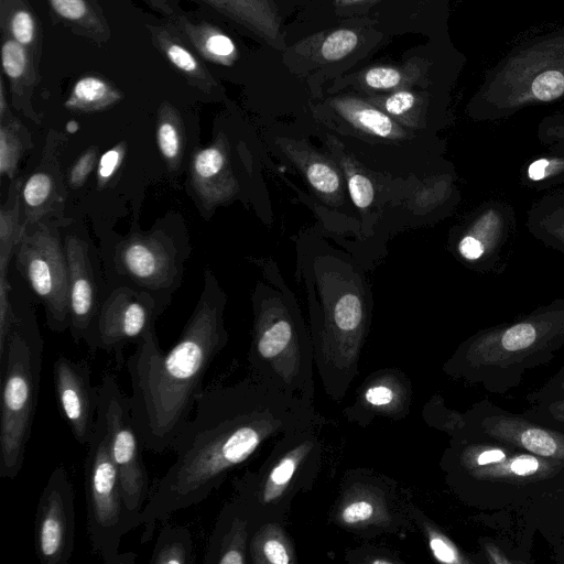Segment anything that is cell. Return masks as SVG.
<instances>
[{
	"label": "cell",
	"mask_w": 564,
	"mask_h": 564,
	"mask_svg": "<svg viewBox=\"0 0 564 564\" xmlns=\"http://www.w3.org/2000/svg\"><path fill=\"white\" fill-rule=\"evenodd\" d=\"M319 422L312 403L252 372L204 389L173 443V463L143 509L141 542L152 538L159 522L207 499L264 445Z\"/></svg>",
	"instance_id": "6da1fadb"
},
{
	"label": "cell",
	"mask_w": 564,
	"mask_h": 564,
	"mask_svg": "<svg viewBox=\"0 0 564 564\" xmlns=\"http://www.w3.org/2000/svg\"><path fill=\"white\" fill-rule=\"evenodd\" d=\"M225 303L215 276L206 270L204 291L171 349L163 351L151 329L128 358L131 416L145 451H172L193 415L207 370L228 341Z\"/></svg>",
	"instance_id": "7a4b0ae2"
},
{
	"label": "cell",
	"mask_w": 564,
	"mask_h": 564,
	"mask_svg": "<svg viewBox=\"0 0 564 564\" xmlns=\"http://www.w3.org/2000/svg\"><path fill=\"white\" fill-rule=\"evenodd\" d=\"M311 303L312 341L315 364L333 398L344 395L352 380L368 326L366 288L346 262L325 258L315 262Z\"/></svg>",
	"instance_id": "3957f363"
},
{
	"label": "cell",
	"mask_w": 564,
	"mask_h": 564,
	"mask_svg": "<svg viewBox=\"0 0 564 564\" xmlns=\"http://www.w3.org/2000/svg\"><path fill=\"white\" fill-rule=\"evenodd\" d=\"M564 98V25L525 35L487 69L467 106L476 121H498Z\"/></svg>",
	"instance_id": "277c9868"
},
{
	"label": "cell",
	"mask_w": 564,
	"mask_h": 564,
	"mask_svg": "<svg viewBox=\"0 0 564 564\" xmlns=\"http://www.w3.org/2000/svg\"><path fill=\"white\" fill-rule=\"evenodd\" d=\"M248 361L250 372L260 379L313 404L312 337L284 295L273 292L254 295Z\"/></svg>",
	"instance_id": "5b68a950"
},
{
	"label": "cell",
	"mask_w": 564,
	"mask_h": 564,
	"mask_svg": "<svg viewBox=\"0 0 564 564\" xmlns=\"http://www.w3.org/2000/svg\"><path fill=\"white\" fill-rule=\"evenodd\" d=\"M321 425L322 422L284 435L256 470L235 479L231 499L247 510L257 527L284 522L294 497L313 486L322 465Z\"/></svg>",
	"instance_id": "8992f818"
},
{
	"label": "cell",
	"mask_w": 564,
	"mask_h": 564,
	"mask_svg": "<svg viewBox=\"0 0 564 564\" xmlns=\"http://www.w3.org/2000/svg\"><path fill=\"white\" fill-rule=\"evenodd\" d=\"M44 341L33 316H21L0 358V477L21 471L35 417Z\"/></svg>",
	"instance_id": "52a82bcc"
},
{
	"label": "cell",
	"mask_w": 564,
	"mask_h": 564,
	"mask_svg": "<svg viewBox=\"0 0 564 564\" xmlns=\"http://www.w3.org/2000/svg\"><path fill=\"white\" fill-rule=\"evenodd\" d=\"M86 527L93 551L106 564H130L132 552L120 553L123 535L142 524L128 509L120 476L112 460L102 415L96 425L84 463Z\"/></svg>",
	"instance_id": "ba28073f"
},
{
	"label": "cell",
	"mask_w": 564,
	"mask_h": 564,
	"mask_svg": "<svg viewBox=\"0 0 564 564\" xmlns=\"http://www.w3.org/2000/svg\"><path fill=\"white\" fill-rule=\"evenodd\" d=\"M17 267L42 301L50 328L69 327L68 264L53 224L26 226L17 246Z\"/></svg>",
	"instance_id": "9c48e42d"
},
{
	"label": "cell",
	"mask_w": 564,
	"mask_h": 564,
	"mask_svg": "<svg viewBox=\"0 0 564 564\" xmlns=\"http://www.w3.org/2000/svg\"><path fill=\"white\" fill-rule=\"evenodd\" d=\"M564 343V299L528 315L477 333L465 348L475 365H500L513 358L555 348Z\"/></svg>",
	"instance_id": "30bf717a"
},
{
	"label": "cell",
	"mask_w": 564,
	"mask_h": 564,
	"mask_svg": "<svg viewBox=\"0 0 564 564\" xmlns=\"http://www.w3.org/2000/svg\"><path fill=\"white\" fill-rule=\"evenodd\" d=\"M98 391V412L105 420L110 454L120 476L127 507L142 521L151 491L142 456L144 447L133 425L129 397L109 372L102 375Z\"/></svg>",
	"instance_id": "8fae6325"
},
{
	"label": "cell",
	"mask_w": 564,
	"mask_h": 564,
	"mask_svg": "<svg viewBox=\"0 0 564 564\" xmlns=\"http://www.w3.org/2000/svg\"><path fill=\"white\" fill-rule=\"evenodd\" d=\"M516 234L517 219L512 205L491 198L452 230L451 250L470 270L499 273L508 263Z\"/></svg>",
	"instance_id": "7c38bea8"
},
{
	"label": "cell",
	"mask_w": 564,
	"mask_h": 564,
	"mask_svg": "<svg viewBox=\"0 0 564 564\" xmlns=\"http://www.w3.org/2000/svg\"><path fill=\"white\" fill-rule=\"evenodd\" d=\"M75 547V491L63 464L51 473L34 518V550L41 564H67Z\"/></svg>",
	"instance_id": "4fadbf2b"
},
{
	"label": "cell",
	"mask_w": 564,
	"mask_h": 564,
	"mask_svg": "<svg viewBox=\"0 0 564 564\" xmlns=\"http://www.w3.org/2000/svg\"><path fill=\"white\" fill-rule=\"evenodd\" d=\"M155 308L149 294L119 288L100 305L85 341L93 349L119 355L126 345L137 344L154 329Z\"/></svg>",
	"instance_id": "5bb4252c"
},
{
	"label": "cell",
	"mask_w": 564,
	"mask_h": 564,
	"mask_svg": "<svg viewBox=\"0 0 564 564\" xmlns=\"http://www.w3.org/2000/svg\"><path fill=\"white\" fill-rule=\"evenodd\" d=\"M53 384L59 413L74 438L82 445L90 441L98 411V387L91 384L85 359L58 355L53 365Z\"/></svg>",
	"instance_id": "9a60e30c"
},
{
	"label": "cell",
	"mask_w": 564,
	"mask_h": 564,
	"mask_svg": "<svg viewBox=\"0 0 564 564\" xmlns=\"http://www.w3.org/2000/svg\"><path fill=\"white\" fill-rule=\"evenodd\" d=\"M563 460L543 458L533 454L512 453L490 445H471L460 454V464L478 479L531 482L555 474Z\"/></svg>",
	"instance_id": "2e32d148"
},
{
	"label": "cell",
	"mask_w": 564,
	"mask_h": 564,
	"mask_svg": "<svg viewBox=\"0 0 564 564\" xmlns=\"http://www.w3.org/2000/svg\"><path fill=\"white\" fill-rule=\"evenodd\" d=\"M366 481L358 478L345 487L339 508L337 510V520L340 525L349 530L365 531L366 529H376L378 531L398 529L394 523V514L390 508L388 487L379 480V477L365 476Z\"/></svg>",
	"instance_id": "e0dca14e"
},
{
	"label": "cell",
	"mask_w": 564,
	"mask_h": 564,
	"mask_svg": "<svg viewBox=\"0 0 564 564\" xmlns=\"http://www.w3.org/2000/svg\"><path fill=\"white\" fill-rule=\"evenodd\" d=\"M117 260L123 273L148 288L167 286L176 273L174 251L158 234L130 236Z\"/></svg>",
	"instance_id": "ac0fdd59"
},
{
	"label": "cell",
	"mask_w": 564,
	"mask_h": 564,
	"mask_svg": "<svg viewBox=\"0 0 564 564\" xmlns=\"http://www.w3.org/2000/svg\"><path fill=\"white\" fill-rule=\"evenodd\" d=\"M189 177L196 196L206 207L234 198L239 191L229 158L227 139L219 134L212 144L193 152Z\"/></svg>",
	"instance_id": "d6986e66"
},
{
	"label": "cell",
	"mask_w": 564,
	"mask_h": 564,
	"mask_svg": "<svg viewBox=\"0 0 564 564\" xmlns=\"http://www.w3.org/2000/svg\"><path fill=\"white\" fill-rule=\"evenodd\" d=\"M68 264L69 329L77 344L85 339L98 311V296L85 242L73 235L65 237Z\"/></svg>",
	"instance_id": "ffe728a7"
},
{
	"label": "cell",
	"mask_w": 564,
	"mask_h": 564,
	"mask_svg": "<svg viewBox=\"0 0 564 564\" xmlns=\"http://www.w3.org/2000/svg\"><path fill=\"white\" fill-rule=\"evenodd\" d=\"M281 152L303 175L311 189L326 205L340 207L345 203V180L337 163L305 141L281 139Z\"/></svg>",
	"instance_id": "44dd1931"
},
{
	"label": "cell",
	"mask_w": 564,
	"mask_h": 564,
	"mask_svg": "<svg viewBox=\"0 0 564 564\" xmlns=\"http://www.w3.org/2000/svg\"><path fill=\"white\" fill-rule=\"evenodd\" d=\"M256 528L247 510L231 499L217 517L203 562L205 564L249 563V542Z\"/></svg>",
	"instance_id": "7402d4cb"
},
{
	"label": "cell",
	"mask_w": 564,
	"mask_h": 564,
	"mask_svg": "<svg viewBox=\"0 0 564 564\" xmlns=\"http://www.w3.org/2000/svg\"><path fill=\"white\" fill-rule=\"evenodd\" d=\"M491 437L512 444L530 454L564 462V434L532 424L523 419L494 415L482 422Z\"/></svg>",
	"instance_id": "603a6c76"
},
{
	"label": "cell",
	"mask_w": 564,
	"mask_h": 564,
	"mask_svg": "<svg viewBox=\"0 0 564 564\" xmlns=\"http://www.w3.org/2000/svg\"><path fill=\"white\" fill-rule=\"evenodd\" d=\"M249 29L269 44L279 45L280 21L272 0H202Z\"/></svg>",
	"instance_id": "cb8c5ba5"
},
{
	"label": "cell",
	"mask_w": 564,
	"mask_h": 564,
	"mask_svg": "<svg viewBox=\"0 0 564 564\" xmlns=\"http://www.w3.org/2000/svg\"><path fill=\"white\" fill-rule=\"evenodd\" d=\"M334 107L351 128L365 137L383 143H401L410 137L389 115L360 100H337Z\"/></svg>",
	"instance_id": "d4e9b609"
},
{
	"label": "cell",
	"mask_w": 564,
	"mask_h": 564,
	"mask_svg": "<svg viewBox=\"0 0 564 564\" xmlns=\"http://www.w3.org/2000/svg\"><path fill=\"white\" fill-rule=\"evenodd\" d=\"M525 227L544 246L564 253V192L535 200L528 210Z\"/></svg>",
	"instance_id": "484cf974"
},
{
	"label": "cell",
	"mask_w": 564,
	"mask_h": 564,
	"mask_svg": "<svg viewBox=\"0 0 564 564\" xmlns=\"http://www.w3.org/2000/svg\"><path fill=\"white\" fill-rule=\"evenodd\" d=\"M324 142L329 156L341 171L354 206L361 214H368L373 208L377 198V188L372 177L366 172V167L351 153L347 152L340 141L328 137Z\"/></svg>",
	"instance_id": "4316f807"
},
{
	"label": "cell",
	"mask_w": 564,
	"mask_h": 564,
	"mask_svg": "<svg viewBox=\"0 0 564 564\" xmlns=\"http://www.w3.org/2000/svg\"><path fill=\"white\" fill-rule=\"evenodd\" d=\"M62 189L52 172L44 169L35 171L26 180L21 192L23 224L33 226L42 223L48 214L53 213L56 204L62 207L64 200Z\"/></svg>",
	"instance_id": "83f0119b"
},
{
	"label": "cell",
	"mask_w": 564,
	"mask_h": 564,
	"mask_svg": "<svg viewBox=\"0 0 564 564\" xmlns=\"http://www.w3.org/2000/svg\"><path fill=\"white\" fill-rule=\"evenodd\" d=\"M295 547L283 527V522L271 521L259 524L249 542V563H295Z\"/></svg>",
	"instance_id": "f1b7e54d"
},
{
	"label": "cell",
	"mask_w": 564,
	"mask_h": 564,
	"mask_svg": "<svg viewBox=\"0 0 564 564\" xmlns=\"http://www.w3.org/2000/svg\"><path fill=\"white\" fill-rule=\"evenodd\" d=\"M155 43L166 59L178 69L193 85L210 93L216 83L206 66L175 36L163 28L152 30Z\"/></svg>",
	"instance_id": "f546056e"
},
{
	"label": "cell",
	"mask_w": 564,
	"mask_h": 564,
	"mask_svg": "<svg viewBox=\"0 0 564 564\" xmlns=\"http://www.w3.org/2000/svg\"><path fill=\"white\" fill-rule=\"evenodd\" d=\"M178 30L205 58L213 63L229 65L236 56L232 40L207 23H193L184 18L176 21Z\"/></svg>",
	"instance_id": "4dcf8cb0"
},
{
	"label": "cell",
	"mask_w": 564,
	"mask_h": 564,
	"mask_svg": "<svg viewBox=\"0 0 564 564\" xmlns=\"http://www.w3.org/2000/svg\"><path fill=\"white\" fill-rule=\"evenodd\" d=\"M547 148L523 165L520 174L523 187L541 192L564 184V142Z\"/></svg>",
	"instance_id": "1f68e13d"
},
{
	"label": "cell",
	"mask_w": 564,
	"mask_h": 564,
	"mask_svg": "<svg viewBox=\"0 0 564 564\" xmlns=\"http://www.w3.org/2000/svg\"><path fill=\"white\" fill-rule=\"evenodd\" d=\"M122 97L121 91L107 79L86 75L74 84L64 107L72 111L96 112L112 107Z\"/></svg>",
	"instance_id": "d6a6232c"
},
{
	"label": "cell",
	"mask_w": 564,
	"mask_h": 564,
	"mask_svg": "<svg viewBox=\"0 0 564 564\" xmlns=\"http://www.w3.org/2000/svg\"><path fill=\"white\" fill-rule=\"evenodd\" d=\"M22 180H12L10 192L0 210V281L7 280L8 264L26 226L20 216Z\"/></svg>",
	"instance_id": "836d02e7"
},
{
	"label": "cell",
	"mask_w": 564,
	"mask_h": 564,
	"mask_svg": "<svg viewBox=\"0 0 564 564\" xmlns=\"http://www.w3.org/2000/svg\"><path fill=\"white\" fill-rule=\"evenodd\" d=\"M156 143L171 171H177L185 148V132L178 111L164 101L158 111Z\"/></svg>",
	"instance_id": "e575fe53"
},
{
	"label": "cell",
	"mask_w": 564,
	"mask_h": 564,
	"mask_svg": "<svg viewBox=\"0 0 564 564\" xmlns=\"http://www.w3.org/2000/svg\"><path fill=\"white\" fill-rule=\"evenodd\" d=\"M31 147L28 130L9 111L0 118V174L13 180L19 162Z\"/></svg>",
	"instance_id": "d590c367"
},
{
	"label": "cell",
	"mask_w": 564,
	"mask_h": 564,
	"mask_svg": "<svg viewBox=\"0 0 564 564\" xmlns=\"http://www.w3.org/2000/svg\"><path fill=\"white\" fill-rule=\"evenodd\" d=\"M30 52L11 37L3 41L1 47V63L3 72L10 79L13 104L24 98L26 89L34 84V72Z\"/></svg>",
	"instance_id": "8d00e7d4"
},
{
	"label": "cell",
	"mask_w": 564,
	"mask_h": 564,
	"mask_svg": "<svg viewBox=\"0 0 564 564\" xmlns=\"http://www.w3.org/2000/svg\"><path fill=\"white\" fill-rule=\"evenodd\" d=\"M194 543L189 530L181 525L164 527L155 541L149 562L151 564H191Z\"/></svg>",
	"instance_id": "74e56055"
},
{
	"label": "cell",
	"mask_w": 564,
	"mask_h": 564,
	"mask_svg": "<svg viewBox=\"0 0 564 564\" xmlns=\"http://www.w3.org/2000/svg\"><path fill=\"white\" fill-rule=\"evenodd\" d=\"M402 397L401 380L387 375L370 381L361 391L359 403L375 414H400Z\"/></svg>",
	"instance_id": "f35d334b"
},
{
	"label": "cell",
	"mask_w": 564,
	"mask_h": 564,
	"mask_svg": "<svg viewBox=\"0 0 564 564\" xmlns=\"http://www.w3.org/2000/svg\"><path fill=\"white\" fill-rule=\"evenodd\" d=\"M52 10L61 18L86 29L94 35H105L106 26L87 0H48Z\"/></svg>",
	"instance_id": "ab89813d"
},
{
	"label": "cell",
	"mask_w": 564,
	"mask_h": 564,
	"mask_svg": "<svg viewBox=\"0 0 564 564\" xmlns=\"http://www.w3.org/2000/svg\"><path fill=\"white\" fill-rule=\"evenodd\" d=\"M7 28L10 37L23 45L35 56L37 47V24L32 12L23 6L15 7L7 18Z\"/></svg>",
	"instance_id": "60d3db41"
},
{
	"label": "cell",
	"mask_w": 564,
	"mask_h": 564,
	"mask_svg": "<svg viewBox=\"0 0 564 564\" xmlns=\"http://www.w3.org/2000/svg\"><path fill=\"white\" fill-rule=\"evenodd\" d=\"M429 547L437 562L447 564H460L468 562L458 551L456 545L438 530L423 522Z\"/></svg>",
	"instance_id": "b9f144b4"
},
{
	"label": "cell",
	"mask_w": 564,
	"mask_h": 564,
	"mask_svg": "<svg viewBox=\"0 0 564 564\" xmlns=\"http://www.w3.org/2000/svg\"><path fill=\"white\" fill-rule=\"evenodd\" d=\"M357 34L350 30H338L333 32L324 41L321 52L328 61H335L350 53L357 45Z\"/></svg>",
	"instance_id": "7bdbcfd3"
},
{
	"label": "cell",
	"mask_w": 564,
	"mask_h": 564,
	"mask_svg": "<svg viewBox=\"0 0 564 564\" xmlns=\"http://www.w3.org/2000/svg\"><path fill=\"white\" fill-rule=\"evenodd\" d=\"M127 144L121 141L107 150L98 160L97 184L99 188L105 187L121 166L126 156Z\"/></svg>",
	"instance_id": "ee69618b"
},
{
	"label": "cell",
	"mask_w": 564,
	"mask_h": 564,
	"mask_svg": "<svg viewBox=\"0 0 564 564\" xmlns=\"http://www.w3.org/2000/svg\"><path fill=\"white\" fill-rule=\"evenodd\" d=\"M98 164V149L91 147L85 150L75 161L68 172V184L73 188L82 187L87 177Z\"/></svg>",
	"instance_id": "f6af8a7d"
},
{
	"label": "cell",
	"mask_w": 564,
	"mask_h": 564,
	"mask_svg": "<svg viewBox=\"0 0 564 564\" xmlns=\"http://www.w3.org/2000/svg\"><path fill=\"white\" fill-rule=\"evenodd\" d=\"M536 137L546 147L564 142V112H554L542 118L538 124Z\"/></svg>",
	"instance_id": "bcb514c9"
},
{
	"label": "cell",
	"mask_w": 564,
	"mask_h": 564,
	"mask_svg": "<svg viewBox=\"0 0 564 564\" xmlns=\"http://www.w3.org/2000/svg\"><path fill=\"white\" fill-rule=\"evenodd\" d=\"M366 84L376 89H388L397 86L401 80L398 70L389 67L371 68L365 76Z\"/></svg>",
	"instance_id": "7dc6e473"
},
{
	"label": "cell",
	"mask_w": 564,
	"mask_h": 564,
	"mask_svg": "<svg viewBox=\"0 0 564 564\" xmlns=\"http://www.w3.org/2000/svg\"><path fill=\"white\" fill-rule=\"evenodd\" d=\"M414 104L415 96L410 91L401 90L389 96L383 102V108L390 116L402 117L413 108Z\"/></svg>",
	"instance_id": "c3c4849f"
},
{
	"label": "cell",
	"mask_w": 564,
	"mask_h": 564,
	"mask_svg": "<svg viewBox=\"0 0 564 564\" xmlns=\"http://www.w3.org/2000/svg\"><path fill=\"white\" fill-rule=\"evenodd\" d=\"M486 552H487V555L491 563H497V564L511 563V561L509 558H507L506 555L500 550H498L495 545H487Z\"/></svg>",
	"instance_id": "681fc988"
},
{
	"label": "cell",
	"mask_w": 564,
	"mask_h": 564,
	"mask_svg": "<svg viewBox=\"0 0 564 564\" xmlns=\"http://www.w3.org/2000/svg\"><path fill=\"white\" fill-rule=\"evenodd\" d=\"M549 411L555 420L564 424V400L553 402Z\"/></svg>",
	"instance_id": "f907efd6"
},
{
	"label": "cell",
	"mask_w": 564,
	"mask_h": 564,
	"mask_svg": "<svg viewBox=\"0 0 564 564\" xmlns=\"http://www.w3.org/2000/svg\"><path fill=\"white\" fill-rule=\"evenodd\" d=\"M8 111H9V109H8V104L6 100L4 84H3V80L1 79V82H0V118L3 117Z\"/></svg>",
	"instance_id": "816d5d0a"
},
{
	"label": "cell",
	"mask_w": 564,
	"mask_h": 564,
	"mask_svg": "<svg viewBox=\"0 0 564 564\" xmlns=\"http://www.w3.org/2000/svg\"><path fill=\"white\" fill-rule=\"evenodd\" d=\"M561 387H562V389L564 390V381L562 382Z\"/></svg>",
	"instance_id": "f5cc1de1"
}]
</instances>
